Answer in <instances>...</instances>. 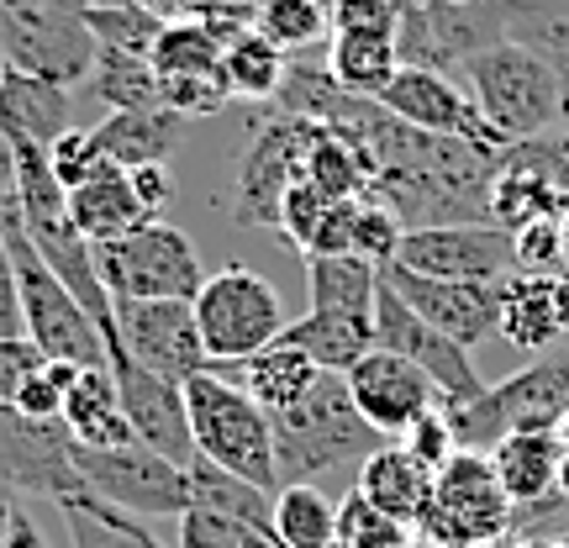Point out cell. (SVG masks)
Segmentation results:
<instances>
[{
  "instance_id": "cell-1",
  "label": "cell",
  "mask_w": 569,
  "mask_h": 548,
  "mask_svg": "<svg viewBox=\"0 0 569 548\" xmlns=\"http://www.w3.org/2000/svg\"><path fill=\"white\" fill-rule=\"evenodd\" d=\"M269 432H274V475H280V486H317L322 475L343 465H365L375 448L390 444L359 417L343 375H322L301 407L269 417Z\"/></svg>"
},
{
  "instance_id": "cell-2",
  "label": "cell",
  "mask_w": 569,
  "mask_h": 548,
  "mask_svg": "<svg viewBox=\"0 0 569 548\" xmlns=\"http://www.w3.org/2000/svg\"><path fill=\"white\" fill-rule=\"evenodd\" d=\"M0 243L17 275V301H21V332L27 343H38L42 359L53 365H74V369H101L106 365V338L96 317L84 311L53 269L42 265V253L32 248V238L17 222V201L0 206Z\"/></svg>"
},
{
  "instance_id": "cell-3",
  "label": "cell",
  "mask_w": 569,
  "mask_h": 548,
  "mask_svg": "<svg viewBox=\"0 0 569 548\" xmlns=\"http://www.w3.org/2000/svg\"><path fill=\"white\" fill-rule=\"evenodd\" d=\"M184 411H190V438L196 454L222 465L248 486L280 496V475H274V432H269V411L248 396L243 386L222 380L206 365L201 375L184 380Z\"/></svg>"
},
{
  "instance_id": "cell-4",
  "label": "cell",
  "mask_w": 569,
  "mask_h": 548,
  "mask_svg": "<svg viewBox=\"0 0 569 548\" xmlns=\"http://www.w3.org/2000/svg\"><path fill=\"white\" fill-rule=\"evenodd\" d=\"M459 84L469 90V101L480 106L486 127L496 132V142H522L538 132L565 127V106H559V74L543 53H532L528 42H496L480 59L469 63Z\"/></svg>"
},
{
  "instance_id": "cell-5",
  "label": "cell",
  "mask_w": 569,
  "mask_h": 548,
  "mask_svg": "<svg viewBox=\"0 0 569 548\" xmlns=\"http://www.w3.org/2000/svg\"><path fill=\"white\" fill-rule=\"evenodd\" d=\"M438 407H443L459 448L490 454L511 432H553L559 427V417L569 411V365L538 359V365L496 380L469 401H438Z\"/></svg>"
},
{
  "instance_id": "cell-6",
  "label": "cell",
  "mask_w": 569,
  "mask_h": 548,
  "mask_svg": "<svg viewBox=\"0 0 569 548\" xmlns=\"http://www.w3.org/2000/svg\"><path fill=\"white\" fill-rule=\"evenodd\" d=\"M106 0H0V59L53 84H80L96 69L84 11Z\"/></svg>"
},
{
  "instance_id": "cell-7",
  "label": "cell",
  "mask_w": 569,
  "mask_h": 548,
  "mask_svg": "<svg viewBox=\"0 0 569 548\" xmlns=\"http://www.w3.org/2000/svg\"><path fill=\"white\" fill-rule=\"evenodd\" d=\"M96 275L111 301H196L206 285L201 253L169 222H142L111 243H96Z\"/></svg>"
},
{
  "instance_id": "cell-8",
  "label": "cell",
  "mask_w": 569,
  "mask_h": 548,
  "mask_svg": "<svg viewBox=\"0 0 569 548\" xmlns=\"http://www.w3.org/2000/svg\"><path fill=\"white\" fill-rule=\"evenodd\" d=\"M196 327L211 365H238L253 359L259 348H269L284 332V301L280 290L248 265H227L217 275H206L201 296H196Z\"/></svg>"
},
{
  "instance_id": "cell-9",
  "label": "cell",
  "mask_w": 569,
  "mask_h": 548,
  "mask_svg": "<svg viewBox=\"0 0 569 548\" xmlns=\"http://www.w3.org/2000/svg\"><path fill=\"white\" fill-rule=\"evenodd\" d=\"M432 548H469V544H496L511 532V496L496 480L490 454H469L459 448L438 475H432V507H427L422 528Z\"/></svg>"
},
{
  "instance_id": "cell-10",
  "label": "cell",
  "mask_w": 569,
  "mask_h": 548,
  "mask_svg": "<svg viewBox=\"0 0 569 548\" xmlns=\"http://www.w3.org/2000/svg\"><path fill=\"white\" fill-rule=\"evenodd\" d=\"M74 475H80V490H90L106 507H122L127 517H180V511H190V475L142 444H74Z\"/></svg>"
},
{
  "instance_id": "cell-11",
  "label": "cell",
  "mask_w": 569,
  "mask_h": 548,
  "mask_svg": "<svg viewBox=\"0 0 569 548\" xmlns=\"http://www.w3.org/2000/svg\"><path fill=\"white\" fill-rule=\"evenodd\" d=\"M311 132H317V122L284 117V111H274V117L253 127V138L243 142L238 169H232V222L280 232L284 190L301 180V159Z\"/></svg>"
},
{
  "instance_id": "cell-12",
  "label": "cell",
  "mask_w": 569,
  "mask_h": 548,
  "mask_svg": "<svg viewBox=\"0 0 569 548\" xmlns=\"http://www.w3.org/2000/svg\"><path fill=\"white\" fill-rule=\"evenodd\" d=\"M375 348H386L396 359H407L417 365L438 386V401H469V396H480L486 380H480V369L469 359V348H459L453 338H443L438 327L417 317L407 301H401V290L396 285L380 280L375 290Z\"/></svg>"
},
{
  "instance_id": "cell-13",
  "label": "cell",
  "mask_w": 569,
  "mask_h": 548,
  "mask_svg": "<svg viewBox=\"0 0 569 548\" xmlns=\"http://www.w3.org/2000/svg\"><path fill=\"white\" fill-rule=\"evenodd\" d=\"M390 265L427 275V280H469L501 285L517 269V243L496 222H453V227H417L401 238Z\"/></svg>"
},
{
  "instance_id": "cell-14",
  "label": "cell",
  "mask_w": 569,
  "mask_h": 548,
  "mask_svg": "<svg viewBox=\"0 0 569 548\" xmlns=\"http://www.w3.org/2000/svg\"><path fill=\"white\" fill-rule=\"evenodd\" d=\"M111 311H117V332H122L132 365L153 369L163 380H180V386L211 365L190 301H111Z\"/></svg>"
},
{
  "instance_id": "cell-15",
  "label": "cell",
  "mask_w": 569,
  "mask_h": 548,
  "mask_svg": "<svg viewBox=\"0 0 569 548\" xmlns=\"http://www.w3.org/2000/svg\"><path fill=\"white\" fill-rule=\"evenodd\" d=\"M111 380H117V396H122V411L132 422V438L142 448L163 454L169 465L190 469L196 459V438H190V411H184V386L180 380H163L153 369H142L127 359V348H117L111 359Z\"/></svg>"
},
{
  "instance_id": "cell-16",
  "label": "cell",
  "mask_w": 569,
  "mask_h": 548,
  "mask_svg": "<svg viewBox=\"0 0 569 548\" xmlns=\"http://www.w3.org/2000/svg\"><path fill=\"white\" fill-rule=\"evenodd\" d=\"M386 106L396 122L417 127V132H438V138H465V142H480V148H501L496 132L486 127L480 106L469 101V90L459 80H448L438 69H417V63H401L390 84L375 96Z\"/></svg>"
},
{
  "instance_id": "cell-17",
  "label": "cell",
  "mask_w": 569,
  "mask_h": 548,
  "mask_svg": "<svg viewBox=\"0 0 569 548\" xmlns=\"http://www.w3.org/2000/svg\"><path fill=\"white\" fill-rule=\"evenodd\" d=\"M0 480L11 490H38V496H69L80 490L74 475V438L63 417L38 422L17 407H0Z\"/></svg>"
},
{
  "instance_id": "cell-18",
  "label": "cell",
  "mask_w": 569,
  "mask_h": 548,
  "mask_svg": "<svg viewBox=\"0 0 569 548\" xmlns=\"http://www.w3.org/2000/svg\"><path fill=\"white\" fill-rule=\"evenodd\" d=\"M380 280L401 290V301L427 317L443 338H453L459 348H480L486 338H496L501 327V285H469V280H427L411 275L401 265H380Z\"/></svg>"
},
{
  "instance_id": "cell-19",
  "label": "cell",
  "mask_w": 569,
  "mask_h": 548,
  "mask_svg": "<svg viewBox=\"0 0 569 548\" xmlns=\"http://www.w3.org/2000/svg\"><path fill=\"white\" fill-rule=\"evenodd\" d=\"M343 380H348V396H353L359 417H365L380 438H390V444H396L417 417H427V411L438 407V386H432L417 365L396 359L386 348H369Z\"/></svg>"
},
{
  "instance_id": "cell-20",
  "label": "cell",
  "mask_w": 569,
  "mask_h": 548,
  "mask_svg": "<svg viewBox=\"0 0 569 548\" xmlns=\"http://www.w3.org/2000/svg\"><path fill=\"white\" fill-rule=\"evenodd\" d=\"M559 332H569V275H507L496 338L522 353H543L559 343Z\"/></svg>"
},
{
  "instance_id": "cell-21",
  "label": "cell",
  "mask_w": 569,
  "mask_h": 548,
  "mask_svg": "<svg viewBox=\"0 0 569 548\" xmlns=\"http://www.w3.org/2000/svg\"><path fill=\"white\" fill-rule=\"evenodd\" d=\"M565 211H569L565 190L517 142H507L496 153V175H490V196H486L490 222L501 227V232H522L528 222H549V217H565Z\"/></svg>"
},
{
  "instance_id": "cell-22",
  "label": "cell",
  "mask_w": 569,
  "mask_h": 548,
  "mask_svg": "<svg viewBox=\"0 0 569 548\" xmlns=\"http://www.w3.org/2000/svg\"><path fill=\"white\" fill-rule=\"evenodd\" d=\"M69 122H74V101L63 84L21 74L0 59V138H27L38 148H53L69 132Z\"/></svg>"
},
{
  "instance_id": "cell-23",
  "label": "cell",
  "mask_w": 569,
  "mask_h": 548,
  "mask_svg": "<svg viewBox=\"0 0 569 548\" xmlns=\"http://www.w3.org/2000/svg\"><path fill=\"white\" fill-rule=\"evenodd\" d=\"M353 490L365 496L369 507L401 522V528H422L427 507H432V469H422L401 444H380L359 465V480Z\"/></svg>"
},
{
  "instance_id": "cell-24",
  "label": "cell",
  "mask_w": 569,
  "mask_h": 548,
  "mask_svg": "<svg viewBox=\"0 0 569 548\" xmlns=\"http://www.w3.org/2000/svg\"><path fill=\"white\" fill-rule=\"evenodd\" d=\"M222 380H232V386H243L259 407L269 411V417H280V411L290 407H301L306 396H311V386L322 380L327 369H317L311 359H306L301 348H290V343H274L259 348L253 359H238V365H211Z\"/></svg>"
},
{
  "instance_id": "cell-25",
  "label": "cell",
  "mask_w": 569,
  "mask_h": 548,
  "mask_svg": "<svg viewBox=\"0 0 569 548\" xmlns=\"http://www.w3.org/2000/svg\"><path fill=\"white\" fill-rule=\"evenodd\" d=\"M184 122L163 106H138V111H106V122L90 127V142L101 163L117 169H142V163H169V153L180 148Z\"/></svg>"
},
{
  "instance_id": "cell-26",
  "label": "cell",
  "mask_w": 569,
  "mask_h": 548,
  "mask_svg": "<svg viewBox=\"0 0 569 548\" xmlns=\"http://www.w3.org/2000/svg\"><path fill=\"white\" fill-rule=\"evenodd\" d=\"M69 217H74L84 243H111V238H122V232H138L142 222H159V217H148V206L138 201L132 175L117 169V163H101L90 180L69 190Z\"/></svg>"
},
{
  "instance_id": "cell-27",
  "label": "cell",
  "mask_w": 569,
  "mask_h": 548,
  "mask_svg": "<svg viewBox=\"0 0 569 548\" xmlns=\"http://www.w3.org/2000/svg\"><path fill=\"white\" fill-rule=\"evenodd\" d=\"M490 465H496V480L511 496V511L517 507H538L559 490V465H565V444L559 432H511L490 448Z\"/></svg>"
},
{
  "instance_id": "cell-28",
  "label": "cell",
  "mask_w": 569,
  "mask_h": 548,
  "mask_svg": "<svg viewBox=\"0 0 569 548\" xmlns=\"http://www.w3.org/2000/svg\"><path fill=\"white\" fill-rule=\"evenodd\" d=\"M63 427L80 448H127L138 444L132 438V422L122 411V396H117V380L111 369H80L74 386H69V401H63Z\"/></svg>"
},
{
  "instance_id": "cell-29",
  "label": "cell",
  "mask_w": 569,
  "mask_h": 548,
  "mask_svg": "<svg viewBox=\"0 0 569 548\" xmlns=\"http://www.w3.org/2000/svg\"><path fill=\"white\" fill-rule=\"evenodd\" d=\"M280 343L301 348L306 359L327 375H348V369L375 348V317H348V311H306L296 322H284Z\"/></svg>"
},
{
  "instance_id": "cell-30",
  "label": "cell",
  "mask_w": 569,
  "mask_h": 548,
  "mask_svg": "<svg viewBox=\"0 0 569 548\" xmlns=\"http://www.w3.org/2000/svg\"><path fill=\"white\" fill-rule=\"evenodd\" d=\"M306 290L311 311H348V317H375V290H380V265H369L359 253L306 259Z\"/></svg>"
},
{
  "instance_id": "cell-31",
  "label": "cell",
  "mask_w": 569,
  "mask_h": 548,
  "mask_svg": "<svg viewBox=\"0 0 569 548\" xmlns=\"http://www.w3.org/2000/svg\"><path fill=\"white\" fill-rule=\"evenodd\" d=\"M327 69H332V80L343 84L348 96L375 101L390 84V74L401 69V48H396V38H375V32H332Z\"/></svg>"
},
{
  "instance_id": "cell-32",
  "label": "cell",
  "mask_w": 569,
  "mask_h": 548,
  "mask_svg": "<svg viewBox=\"0 0 569 548\" xmlns=\"http://www.w3.org/2000/svg\"><path fill=\"white\" fill-rule=\"evenodd\" d=\"M190 507H206V511H222V517H238L248 528H259L274 538V496L259 486H248L238 475H227L222 465H211V459H190Z\"/></svg>"
},
{
  "instance_id": "cell-33",
  "label": "cell",
  "mask_w": 569,
  "mask_h": 548,
  "mask_svg": "<svg viewBox=\"0 0 569 548\" xmlns=\"http://www.w3.org/2000/svg\"><path fill=\"white\" fill-rule=\"evenodd\" d=\"M59 517H63V528H69V548H163L138 517L96 501L90 490L59 496Z\"/></svg>"
},
{
  "instance_id": "cell-34",
  "label": "cell",
  "mask_w": 569,
  "mask_h": 548,
  "mask_svg": "<svg viewBox=\"0 0 569 548\" xmlns=\"http://www.w3.org/2000/svg\"><path fill=\"white\" fill-rule=\"evenodd\" d=\"M511 42H528L532 53H543L559 74V117L569 127V0H511L507 21Z\"/></svg>"
},
{
  "instance_id": "cell-35",
  "label": "cell",
  "mask_w": 569,
  "mask_h": 548,
  "mask_svg": "<svg viewBox=\"0 0 569 548\" xmlns=\"http://www.w3.org/2000/svg\"><path fill=\"white\" fill-rule=\"evenodd\" d=\"M301 180L317 185L327 201H353V196H369V163L343 132H332V127L317 122V132L306 142Z\"/></svg>"
},
{
  "instance_id": "cell-36",
  "label": "cell",
  "mask_w": 569,
  "mask_h": 548,
  "mask_svg": "<svg viewBox=\"0 0 569 548\" xmlns=\"http://www.w3.org/2000/svg\"><path fill=\"white\" fill-rule=\"evenodd\" d=\"M284 69H290V59L269 38H259L253 27L222 48V84L232 101H274L284 84Z\"/></svg>"
},
{
  "instance_id": "cell-37",
  "label": "cell",
  "mask_w": 569,
  "mask_h": 548,
  "mask_svg": "<svg viewBox=\"0 0 569 548\" xmlns=\"http://www.w3.org/2000/svg\"><path fill=\"white\" fill-rule=\"evenodd\" d=\"M274 544L332 548L338 544V507L317 486H280V496H274Z\"/></svg>"
},
{
  "instance_id": "cell-38",
  "label": "cell",
  "mask_w": 569,
  "mask_h": 548,
  "mask_svg": "<svg viewBox=\"0 0 569 548\" xmlns=\"http://www.w3.org/2000/svg\"><path fill=\"white\" fill-rule=\"evenodd\" d=\"M227 42L196 17H169L153 38V74H222Z\"/></svg>"
},
{
  "instance_id": "cell-39",
  "label": "cell",
  "mask_w": 569,
  "mask_h": 548,
  "mask_svg": "<svg viewBox=\"0 0 569 548\" xmlns=\"http://www.w3.org/2000/svg\"><path fill=\"white\" fill-rule=\"evenodd\" d=\"M253 32L274 42L284 59H301L332 32V17L317 0H253Z\"/></svg>"
},
{
  "instance_id": "cell-40",
  "label": "cell",
  "mask_w": 569,
  "mask_h": 548,
  "mask_svg": "<svg viewBox=\"0 0 569 548\" xmlns=\"http://www.w3.org/2000/svg\"><path fill=\"white\" fill-rule=\"evenodd\" d=\"M174 548H280V544H274L269 532L238 522V517L190 507V511H180V544Z\"/></svg>"
},
{
  "instance_id": "cell-41",
  "label": "cell",
  "mask_w": 569,
  "mask_h": 548,
  "mask_svg": "<svg viewBox=\"0 0 569 548\" xmlns=\"http://www.w3.org/2000/svg\"><path fill=\"white\" fill-rule=\"evenodd\" d=\"M227 101H232V96H227L222 74H163L159 80V106L163 111H174L180 122L217 117Z\"/></svg>"
},
{
  "instance_id": "cell-42",
  "label": "cell",
  "mask_w": 569,
  "mask_h": 548,
  "mask_svg": "<svg viewBox=\"0 0 569 548\" xmlns=\"http://www.w3.org/2000/svg\"><path fill=\"white\" fill-rule=\"evenodd\" d=\"M401 238H407L401 217H396L386 201L359 196V217H353V253L369 259V265H390V259H396V248H401Z\"/></svg>"
},
{
  "instance_id": "cell-43",
  "label": "cell",
  "mask_w": 569,
  "mask_h": 548,
  "mask_svg": "<svg viewBox=\"0 0 569 548\" xmlns=\"http://www.w3.org/2000/svg\"><path fill=\"white\" fill-rule=\"evenodd\" d=\"M511 243H517L511 275H565V217L528 222L522 232H511Z\"/></svg>"
},
{
  "instance_id": "cell-44",
  "label": "cell",
  "mask_w": 569,
  "mask_h": 548,
  "mask_svg": "<svg viewBox=\"0 0 569 548\" xmlns=\"http://www.w3.org/2000/svg\"><path fill=\"white\" fill-rule=\"evenodd\" d=\"M74 375H80L74 365H53V359H48V365H42L38 375H32V380L17 390V401H11V407H17L21 417L53 422V417H63V401H69V386H74Z\"/></svg>"
},
{
  "instance_id": "cell-45",
  "label": "cell",
  "mask_w": 569,
  "mask_h": 548,
  "mask_svg": "<svg viewBox=\"0 0 569 548\" xmlns=\"http://www.w3.org/2000/svg\"><path fill=\"white\" fill-rule=\"evenodd\" d=\"M396 444L407 448V454H411V459H417L422 469H432V475H438V469H443L448 459L459 454V438H453V427H448L443 407H432L427 417H417V422H411L407 432L396 438Z\"/></svg>"
},
{
  "instance_id": "cell-46",
  "label": "cell",
  "mask_w": 569,
  "mask_h": 548,
  "mask_svg": "<svg viewBox=\"0 0 569 548\" xmlns=\"http://www.w3.org/2000/svg\"><path fill=\"white\" fill-rule=\"evenodd\" d=\"M332 32H375V38H396L401 27V0H332Z\"/></svg>"
},
{
  "instance_id": "cell-47",
  "label": "cell",
  "mask_w": 569,
  "mask_h": 548,
  "mask_svg": "<svg viewBox=\"0 0 569 548\" xmlns=\"http://www.w3.org/2000/svg\"><path fill=\"white\" fill-rule=\"evenodd\" d=\"M48 163H53V175H59L63 190H74L84 185L96 169H101V153H96V142H90V127H69L53 148H48Z\"/></svg>"
},
{
  "instance_id": "cell-48",
  "label": "cell",
  "mask_w": 569,
  "mask_h": 548,
  "mask_svg": "<svg viewBox=\"0 0 569 548\" xmlns=\"http://www.w3.org/2000/svg\"><path fill=\"white\" fill-rule=\"evenodd\" d=\"M48 365L38 353V343H27V338H0V407H11L17 401V390Z\"/></svg>"
},
{
  "instance_id": "cell-49",
  "label": "cell",
  "mask_w": 569,
  "mask_h": 548,
  "mask_svg": "<svg viewBox=\"0 0 569 548\" xmlns=\"http://www.w3.org/2000/svg\"><path fill=\"white\" fill-rule=\"evenodd\" d=\"M132 175V190H138V201L148 206V217H159L163 206L174 201V175H169V163H142V169H127Z\"/></svg>"
},
{
  "instance_id": "cell-50",
  "label": "cell",
  "mask_w": 569,
  "mask_h": 548,
  "mask_svg": "<svg viewBox=\"0 0 569 548\" xmlns=\"http://www.w3.org/2000/svg\"><path fill=\"white\" fill-rule=\"evenodd\" d=\"M0 338H27V332H21L17 275H11V259H6V243H0Z\"/></svg>"
},
{
  "instance_id": "cell-51",
  "label": "cell",
  "mask_w": 569,
  "mask_h": 548,
  "mask_svg": "<svg viewBox=\"0 0 569 548\" xmlns=\"http://www.w3.org/2000/svg\"><path fill=\"white\" fill-rule=\"evenodd\" d=\"M6 548H48L42 544V532H38V522L27 517V511L17 507V517H11V532H6Z\"/></svg>"
},
{
  "instance_id": "cell-52",
  "label": "cell",
  "mask_w": 569,
  "mask_h": 548,
  "mask_svg": "<svg viewBox=\"0 0 569 548\" xmlns=\"http://www.w3.org/2000/svg\"><path fill=\"white\" fill-rule=\"evenodd\" d=\"M17 201V159H11V142L0 138V206Z\"/></svg>"
},
{
  "instance_id": "cell-53",
  "label": "cell",
  "mask_w": 569,
  "mask_h": 548,
  "mask_svg": "<svg viewBox=\"0 0 569 548\" xmlns=\"http://www.w3.org/2000/svg\"><path fill=\"white\" fill-rule=\"evenodd\" d=\"M11 517H17V490L0 480V548H6V532H11Z\"/></svg>"
},
{
  "instance_id": "cell-54",
  "label": "cell",
  "mask_w": 569,
  "mask_h": 548,
  "mask_svg": "<svg viewBox=\"0 0 569 548\" xmlns=\"http://www.w3.org/2000/svg\"><path fill=\"white\" fill-rule=\"evenodd\" d=\"M559 496H565V507H569V448H565V465H559Z\"/></svg>"
},
{
  "instance_id": "cell-55",
  "label": "cell",
  "mask_w": 569,
  "mask_h": 548,
  "mask_svg": "<svg viewBox=\"0 0 569 548\" xmlns=\"http://www.w3.org/2000/svg\"><path fill=\"white\" fill-rule=\"evenodd\" d=\"M553 432H559V444L569 448V411H565V417H559V427H553Z\"/></svg>"
},
{
  "instance_id": "cell-56",
  "label": "cell",
  "mask_w": 569,
  "mask_h": 548,
  "mask_svg": "<svg viewBox=\"0 0 569 548\" xmlns=\"http://www.w3.org/2000/svg\"><path fill=\"white\" fill-rule=\"evenodd\" d=\"M565 275H569V211H565Z\"/></svg>"
},
{
  "instance_id": "cell-57",
  "label": "cell",
  "mask_w": 569,
  "mask_h": 548,
  "mask_svg": "<svg viewBox=\"0 0 569 548\" xmlns=\"http://www.w3.org/2000/svg\"><path fill=\"white\" fill-rule=\"evenodd\" d=\"M438 6H480V0H438Z\"/></svg>"
},
{
  "instance_id": "cell-58",
  "label": "cell",
  "mask_w": 569,
  "mask_h": 548,
  "mask_svg": "<svg viewBox=\"0 0 569 548\" xmlns=\"http://www.w3.org/2000/svg\"><path fill=\"white\" fill-rule=\"evenodd\" d=\"M543 548H569V538H553V544H543Z\"/></svg>"
},
{
  "instance_id": "cell-59",
  "label": "cell",
  "mask_w": 569,
  "mask_h": 548,
  "mask_svg": "<svg viewBox=\"0 0 569 548\" xmlns=\"http://www.w3.org/2000/svg\"><path fill=\"white\" fill-rule=\"evenodd\" d=\"M317 6H327V11H332V0H317Z\"/></svg>"
}]
</instances>
